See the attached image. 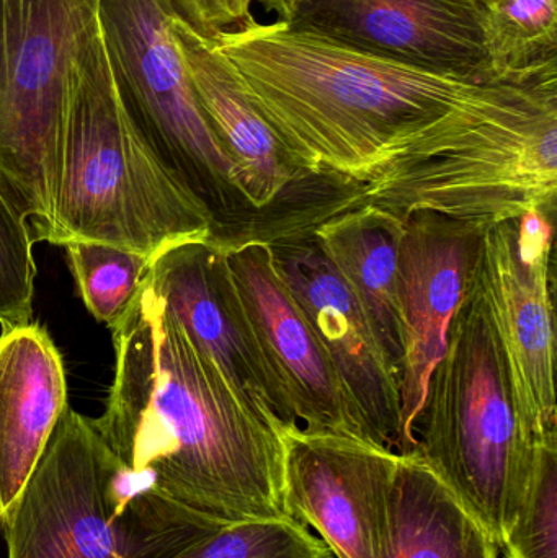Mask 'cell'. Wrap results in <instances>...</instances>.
Here are the masks:
<instances>
[{
  "label": "cell",
  "instance_id": "11",
  "mask_svg": "<svg viewBox=\"0 0 557 558\" xmlns=\"http://www.w3.org/2000/svg\"><path fill=\"white\" fill-rule=\"evenodd\" d=\"M288 518L311 526L334 558H383L398 452L359 436L281 429Z\"/></svg>",
  "mask_w": 557,
  "mask_h": 558
},
{
  "label": "cell",
  "instance_id": "9",
  "mask_svg": "<svg viewBox=\"0 0 557 558\" xmlns=\"http://www.w3.org/2000/svg\"><path fill=\"white\" fill-rule=\"evenodd\" d=\"M172 35L193 95L231 160L249 203L261 213L267 245L313 234L327 219L363 205V185L301 166L242 90L215 41L173 13Z\"/></svg>",
  "mask_w": 557,
  "mask_h": 558
},
{
  "label": "cell",
  "instance_id": "17",
  "mask_svg": "<svg viewBox=\"0 0 557 558\" xmlns=\"http://www.w3.org/2000/svg\"><path fill=\"white\" fill-rule=\"evenodd\" d=\"M69 407L64 363L39 324L0 337V521Z\"/></svg>",
  "mask_w": 557,
  "mask_h": 558
},
{
  "label": "cell",
  "instance_id": "23",
  "mask_svg": "<svg viewBox=\"0 0 557 558\" xmlns=\"http://www.w3.org/2000/svg\"><path fill=\"white\" fill-rule=\"evenodd\" d=\"M172 558H334L304 524L280 520L225 524Z\"/></svg>",
  "mask_w": 557,
  "mask_h": 558
},
{
  "label": "cell",
  "instance_id": "8",
  "mask_svg": "<svg viewBox=\"0 0 557 558\" xmlns=\"http://www.w3.org/2000/svg\"><path fill=\"white\" fill-rule=\"evenodd\" d=\"M98 0H0V193L49 242L72 71Z\"/></svg>",
  "mask_w": 557,
  "mask_h": 558
},
{
  "label": "cell",
  "instance_id": "13",
  "mask_svg": "<svg viewBox=\"0 0 557 558\" xmlns=\"http://www.w3.org/2000/svg\"><path fill=\"white\" fill-rule=\"evenodd\" d=\"M477 0H307L288 25L389 61L493 85Z\"/></svg>",
  "mask_w": 557,
  "mask_h": 558
},
{
  "label": "cell",
  "instance_id": "7",
  "mask_svg": "<svg viewBox=\"0 0 557 558\" xmlns=\"http://www.w3.org/2000/svg\"><path fill=\"white\" fill-rule=\"evenodd\" d=\"M172 0H98L97 23L121 110L144 149L229 252L267 244L261 213L239 185L193 95L172 35Z\"/></svg>",
  "mask_w": 557,
  "mask_h": 558
},
{
  "label": "cell",
  "instance_id": "18",
  "mask_svg": "<svg viewBox=\"0 0 557 558\" xmlns=\"http://www.w3.org/2000/svg\"><path fill=\"white\" fill-rule=\"evenodd\" d=\"M401 234V218L370 205L340 213L314 231L324 254L362 305L399 390L405 361L398 265Z\"/></svg>",
  "mask_w": 557,
  "mask_h": 558
},
{
  "label": "cell",
  "instance_id": "12",
  "mask_svg": "<svg viewBox=\"0 0 557 558\" xmlns=\"http://www.w3.org/2000/svg\"><path fill=\"white\" fill-rule=\"evenodd\" d=\"M316 331L366 441L408 454L399 383L362 305L313 234L268 245Z\"/></svg>",
  "mask_w": 557,
  "mask_h": 558
},
{
  "label": "cell",
  "instance_id": "10",
  "mask_svg": "<svg viewBox=\"0 0 557 558\" xmlns=\"http://www.w3.org/2000/svg\"><path fill=\"white\" fill-rule=\"evenodd\" d=\"M553 216L526 213L484 232L476 275L506 351L517 405L533 441L557 438Z\"/></svg>",
  "mask_w": 557,
  "mask_h": 558
},
{
  "label": "cell",
  "instance_id": "1",
  "mask_svg": "<svg viewBox=\"0 0 557 558\" xmlns=\"http://www.w3.org/2000/svg\"><path fill=\"white\" fill-rule=\"evenodd\" d=\"M111 331L113 386L92 422L114 456L219 523L288 518L284 426L235 392L147 282Z\"/></svg>",
  "mask_w": 557,
  "mask_h": 558
},
{
  "label": "cell",
  "instance_id": "3",
  "mask_svg": "<svg viewBox=\"0 0 557 558\" xmlns=\"http://www.w3.org/2000/svg\"><path fill=\"white\" fill-rule=\"evenodd\" d=\"M363 205L499 222L557 213V74L494 84L399 150L368 182Z\"/></svg>",
  "mask_w": 557,
  "mask_h": 558
},
{
  "label": "cell",
  "instance_id": "4",
  "mask_svg": "<svg viewBox=\"0 0 557 558\" xmlns=\"http://www.w3.org/2000/svg\"><path fill=\"white\" fill-rule=\"evenodd\" d=\"M222 526L131 471L71 407L0 521L9 558H172Z\"/></svg>",
  "mask_w": 557,
  "mask_h": 558
},
{
  "label": "cell",
  "instance_id": "22",
  "mask_svg": "<svg viewBox=\"0 0 557 558\" xmlns=\"http://www.w3.org/2000/svg\"><path fill=\"white\" fill-rule=\"evenodd\" d=\"M500 550L506 558H557V438L535 441L522 500Z\"/></svg>",
  "mask_w": 557,
  "mask_h": 558
},
{
  "label": "cell",
  "instance_id": "19",
  "mask_svg": "<svg viewBox=\"0 0 557 558\" xmlns=\"http://www.w3.org/2000/svg\"><path fill=\"white\" fill-rule=\"evenodd\" d=\"M499 547L457 494L419 458L401 454L383 558H497Z\"/></svg>",
  "mask_w": 557,
  "mask_h": 558
},
{
  "label": "cell",
  "instance_id": "2",
  "mask_svg": "<svg viewBox=\"0 0 557 558\" xmlns=\"http://www.w3.org/2000/svg\"><path fill=\"white\" fill-rule=\"evenodd\" d=\"M211 39L301 166L362 185L422 131L491 87L368 54L287 22L252 19Z\"/></svg>",
  "mask_w": 557,
  "mask_h": 558
},
{
  "label": "cell",
  "instance_id": "21",
  "mask_svg": "<svg viewBox=\"0 0 557 558\" xmlns=\"http://www.w3.org/2000/svg\"><path fill=\"white\" fill-rule=\"evenodd\" d=\"M64 247L84 304L113 328L136 301L153 257L94 241H71Z\"/></svg>",
  "mask_w": 557,
  "mask_h": 558
},
{
  "label": "cell",
  "instance_id": "14",
  "mask_svg": "<svg viewBox=\"0 0 557 558\" xmlns=\"http://www.w3.org/2000/svg\"><path fill=\"white\" fill-rule=\"evenodd\" d=\"M146 282L245 402L283 426L298 425L258 350L225 251L206 239L169 245L154 255Z\"/></svg>",
  "mask_w": 557,
  "mask_h": 558
},
{
  "label": "cell",
  "instance_id": "25",
  "mask_svg": "<svg viewBox=\"0 0 557 558\" xmlns=\"http://www.w3.org/2000/svg\"><path fill=\"white\" fill-rule=\"evenodd\" d=\"M180 15L202 35L215 38L218 33L241 28L254 19L245 0H172Z\"/></svg>",
  "mask_w": 557,
  "mask_h": 558
},
{
  "label": "cell",
  "instance_id": "15",
  "mask_svg": "<svg viewBox=\"0 0 557 558\" xmlns=\"http://www.w3.org/2000/svg\"><path fill=\"white\" fill-rule=\"evenodd\" d=\"M487 226L434 211H412L402 218L398 265L405 325L401 402L408 454L415 449L414 428L428 379L444 356L451 318L473 281Z\"/></svg>",
  "mask_w": 557,
  "mask_h": 558
},
{
  "label": "cell",
  "instance_id": "16",
  "mask_svg": "<svg viewBox=\"0 0 557 558\" xmlns=\"http://www.w3.org/2000/svg\"><path fill=\"white\" fill-rule=\"evenodd\" d=\"M225 255L258 350L298 425L311 432L340 433L365 439L336 371L281 278L270 247L254 242Z\"/></svg>",
  "mask_w": 557,
  "mask_h": 558
},
{
  "label": "cell",
  "instance_id": "5",
  "mask_svg": "<svg viewBox=\"0 0 557 558\" xmlns=\"http://www.w3.org/2000/svg\"><path fill=\"white\" fill-rule=\"evenodd\" d=\"M417 454L502 546L535 441L517 405L506 351L474 271L432 371L414 428Z\"/></svg>",
  "mask_w": 557,
  "mask_h": 558
},
{
  "label": "cell",
  "instance_id": "26",
  "mask_svg": "<svg viewBox=\"0 0 557 558\" xmlns=\"http://www.w3.org/2000/svg\"><path fill=\"white\" fill-rule=\"evenodd\" d=\"M254 2L261 3L268 12H274L277 15V22H288L307 0H245L249 7Z\"/></svg>",
  "mask_w": 557,
  "mask_h": 558
},
{
  "label": "cell",
  "instance_id": "6",
  "mask_svg": "<svg viewBox=\"0 0 557 558\" xmlns=\"http://www.w3.org/2000/svg\"><path fill=\"white\" fill-rule=\"evenodd\" d=\"M198 239L209 241L208 221L131 130L97 28L72 71L49 244L94 241L154 257Z\"/></svg>",
  "mask_w": 557,
  "mask_h": 558
},
{
  "label": "cell",
  "instance_id": "24",
  "mask_svg": "<svg viewBox=\"0 0 557 558\" xmlns=\"http://www.w3.org/2000/svg\"><path fill=\"white\" fill-rule=\"evenodd\" d=\"M32 228L0 193V327L29 324L36 265Z\"/></svg>",
  "mask_w": 557,
  "mask_h": 558
},
{
  "label": "cell",
  "instance_id": "27",
  "mask_svg": "<svg viewBox=\"0 0 557 558\" xmlns=\"http://www.w3.org/2000/svg\"><path fill=\"white\" fill-rule=\"evenodd\" d=\"M477 2L483 3L484 7H487L491 2H494V0H477Z\"/></svg>",
  "mask_w": 557,
  "mask_h": 558
},
{
  "label": "cell",
  "instance_id": "20",
  "mask_svg": "<svg viewBox=\"0 0 557 558\" xmlns=\"http://www.w3.org/2000/svg\"><path fill=\"white\" fill-rule=\"evenodd\" d=\"M484 43L496 84L556 75V0H494L484 12Z\"/></svg>",
  "mask_w": 557,
  "mask_h": 558
}]
</instances>
